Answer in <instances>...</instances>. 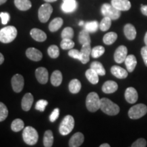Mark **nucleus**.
Listing matches in <instances>:
<instances>
[{
	"instance_id": "obj_16",
	"label": "nucleus",
	"mask_w": 147,
	"mask_h": 147,
	"mask_svg": "<svg viewBox=\"0 0 147 147\" xmlns=\"http://www.w3.org/2000/svg\"><path fill=\"white\" fill-rule=\"evenodd\" d=\"M91 44H85V45H82V47L80 51L81 53V63L83 64H86L89 61L90 59V55L91 54Z\"/></svg>"
},
{
	"instance_id": "obj_39",
	"label": "nucleus",
	"mask_w": 147,
	"mask_h": 147,
	"mask_svg": "<svg viewBox=\"0 0 147 147\" xmlns=\"http://www.w3.org/2000/svg\"><path fill=\"white\" fill-rule=\"evenodd\" d=\"M74 37V30L71 27H67L62 31L61 38L62 39H72Z\"/></svg>"
},
{
	"instance_id": "obj_4",
	"label": "nucleus",
	"mask_w": 147,
	"mask_h": 147,
	"mask_svg": "<svg viewBox=\"0 0 147 147\" xmlns=\"http://www.w3.org/2000/svg\"><path fill=\"white\" fill-rule=\"evenodd\" d=\"M23 138L27 144H36L38 140V131L32 127L27 126L23 129Z\"/></svg>"
},
{
	"instance_id": "obj_50",
	"label": "nucleus",
	"mask_w": 147,
	"mask_h": 147,
	"mask_svg": "<svg viewBox=\"0 0 147 147\" xmlns=\"http://www.w3.org/2000/svg\"><path fill=\"white\" fill-rule=\"evenodd\" d=\"M100 146V147H110V144H106V143H105V144H101Z\"/></svg>"
},
{
	"instance_id": "obj_32",
	"label": "nucleus",
	"mask_w": 147,
	"mask_h": 147,
	"mask_svg": "<svg viewBox=\"0 0 147 147\" xmlns=\"http://www.w3.org/2000/svg\"><path fill=\"white\" fill-rule=\"evenodd\" d=\"M91 68L95 70L96 72L100 76H104L106 74V70L104 69V66L99 61H93L91 64Z\"/></svg>"
},
{
	"instance_id": "obj_18",
	"label": "nucleus",
	"mask_w": 147,
	"mask_h": 147,
	"mask_svg": "<svg viewBox=\"0 0 147 147\" xmlns=\"http://www.w3.org/2000/svg\"><path fill=\"white\" fill-rule=\"evenodd\" d=\"M111 73L113 74L115 77L119 79H124L126 78L128 76L127 71L125 70L123 67H119L118 65H114L111 67Z\"/></svg>"
},
{
	"instance_id": "obj_45",
	"label": "nucleus",
	"mask_w": 147,
	"mask_h": 147,
	"mask_svg": "<svg viewBox=\"0 0 147 147\" xmlns=\"http://www.w3.org/2000/svg\"><path fill=\"white\" fill-rule=\"evenodd\" d=\"M0 17L1 18V23L3 25H6L10 21V14L7 12H1L0 13Z\"/></svg>"
},
{
	"instance_id": "obj_34",
	"label": "nucleus",
	"mask_w": 147,
	"mask_h": 147,
	"mask_svg": "<svg viewBox=\"0 0 147 147\" xmlns=\"http://www.w3.org/2000/svg\"><path fill=\"white\" fill-rule=\"evenodd\" d=\"M99 26H100V25H99L98 22L96 21L87 22L84 24V29L89 33H93L96 32Z\"/></svg>"
},
{
	"instance_id": "obj_37",
	"label": "nucleus",
	"mask_w": 147,
	"mask_h": 147,
	"mask_svg": "<svg viewBox=\"0 0 147 147\" xmlns=\"http://www.w3.org/2000/svg\"><path fill=\"white\" fill-rule=\"evenodd\" d=\"M48 54L51 58L56 59L59 56V49L57 46L51 45L48 49Z\"/></svg>"
},
{
	"instance_id": "obj_27",
	"label": "nucleus",
	"mask_w": 147,
	"mask_h": 147,
	"mask_svg": "<svg viewBox=\"0 0 147 147\" xmlns=\"http://www.w3.org/2000/svg\"><path fill=\"white\" fill-rule=\"evenodd\" d=\"M63 21L61 18H55L51 22L50 24H49V30H50L51 32H57V31L59 30V29L61 27L62 25H63Z\"/></svg>"
},
{
	"instance_id": "obj_24",
	"label": "nucleus",
	"mask_w": 147,
	"mask_h": 147,
	"mask_svg": "<svg viewBox=\"0 0 147 147\" xmlns=\"http://www.w3.org/2000/svg\"><path fill=\"white\" fill-rule=\"evenodd\" d=\"M63 80V76L62 74L59 70H55L53 72L51 77V84L55 87H58L62 82Z\"/></svg>"
},
{
	"instance_id": "obj_8",
	"label": "nucleus",
	"mask_w": 147,
	"mask_h": 147,
	"mask_svg": "<svg viewBox=\"0 0 147 147\" xmlns=\"http://www.w3.org/2000/svg\"><path fill=\"white\" fill-rule=\"evenodd\" d=\"M53 11V7L51 4L48 3L42 4L38 10V18H39L40 21L44 23H47L50 18Z\"/></svg>"
},
{
	"instance_id": "obj_51",
	"label": "nucleus",
	"mask_w": 147,
	"mask_h": 147,
	"mask_svg": "<svg viewBox=\"0 0 147 147\" xmlns=\"http://www.w3.org/2000/svg\"><path fill=\"white\" fill-rule=\"evenodd\" d=\"M7 1V0H0V5L3 4Z\"/></svg>"
},
{
	"instance_id": "obj_30",
	"label": "nucleus",
	"mask_w": 147,
	"mask_h": 147,
	"mask_svg": "<svg viewBox=\"0 0 147 147\" xmlns=\"http://www.w3.org/2000/svg\"><path fill=\"white\" fill-rule=\"evenodd\" d=\"M81 89V83L78 79H73L69 83V90L71 93L76 94Z\"/></svg>"
},
{
	"instance_id": "obj_5",
	"label": "nucleus",
	"mask_w": 147,
	"mask_h": 147,
	"mask_svg": "<svg viewBox=\"0 0 147 147\" xmlns=\"http://www.w3.org/2000/svg\"><path fill=\"white\" fill-rule=\"evenodd\" d=\"M74 127V119L71 115L64 117L59 125V132L61 135L66 136L72 131Z\"/></svg>"
},
{
	"instance_id": "obj_48",
	"label": "nucleus",
	"mask_w": 147,
	"mask_h": 147,
	"mask_svg": "<svg viewBox=\"0 0 147 147\" xmlns=\"http://www.w3.org/2000/svg\"><path fill=\"white\" fill-rule=\"evenodd\" d=\"M3 61H4V57L0 53V65H1L3 63Z\"/></svg>"
},
{
	"instance_id": "obj_17",
	"label": "nucleus",
	"mask_w": 147,
	"mask_h": 147,
	"mask_svg": "<svg viewBox=\"0 0 147 147\" xmlns=\"http://www.w3.org/2000/svg\"><path fill=\"white\" fill-rule=\"evenodd\" d=\"M33 102H34V97H33L32 93H26L22 99L21 106L23 110L25 111H29L32 108Z\"/></svg>"
},
{
	"instance_id": "obj_19",
	"label": "nucleus",
	"mask_w": 147,
	"mask_h": 147,
	"mask_svg": "<svg viewBox=\"0 0 147 147\" xmlns=\"http://www.w3.org/2000/svg\"><path fill=\"white\" fill-rule=\"evenodd\" d=\"M118 89V84L113 80H108L102 86V91L105 93H113Z\"/></svg>"
},
{
	"instance_id": "obj_33",
	"label": "nucleus",
	"mask_w": 147,
	"mask_h": 147,
	"mask_svg": "<svg viewBox=\"0 0 147 147\" xmlns=\"http://www.w3.org/2000/svg\"><path fill=\"white\" fill-rule=\"evenodd\" d=\"M24 128V122L20 119H16L12 121L11 124V129L14 132L20 131Z\"/></svg>"
},
{
	"instance_id": "obj_53",
	"label": "nucleus",
	"mask_w": 147,
	"mask_h": 147,
	"mask_svg": "<svg viewBox=\"0 0 147 147\" xmlns=\"http://www.w3.org/2000/svg\"><path fill=\"white\" fill-rule=\"evenodd\" d=\"M84 21H80V23H79V25H80V26H82V25H84Z\"/></svg>"
},
{
	"instance_id": "obj_12",
	"label": "nucleus",
	"mask_w": 147,
	"mask_h": 147,
	"mask_svg": "<svg viewBox=\"0 0 147 147\" xmlns=\"http://www.w3.org/2000/svg\"><path fill=\"white\" fill-rule=\"evenodd\" d=\"M111 4L120 11H127L131 6L129 0H112Z\"/></svg>"
},
{
	"instance_id": "obj_35",
	"label": "nucleus",
	"mask_w": 147,
	"mask_h": 147,
	"mask_svg": "<svg viewBox=\"0 0 147 147\" xmlns=\"http://www.w3.org/2000/svg\"><path fill=\"white\" fill-rule=\"evenodd\" d=\"M112 23V19H110V18L104 16V18H103L100 23V29L102 32H106V31L110 29V26H111Z\"/></svg>"
},
{
	"instance_id": "obj_6",
	"label": "nucleus",
	"mask_w": 147,
	"mask_h": 147,
	"mask_svg": "<svg viewBox=\"0 0 147 147\" xmlns=\"http://www.w3.org/2000/svg\"><path fill=\"white\" fill-rule=\"evenodd\" d=\"M101 12L104 16L110 18L112 20H117L121 16V11L115 8L112 4L104 3L101 8Z\"/></svg>"
},
{
	"instance_id": "obj_22",
	"label": "nucleus",
	"mask_w": 147,
	"mask_h": 147,
	"mask_svg": "<svg viewBox=\"0 0 147 147\" xmlns=\"http://www.w3.org/2000/svg\"><path fill=\"white\" fill-rule=\"evenodd\" d=\"M77 3L76 0H65L61 5V9L66 13L72 12L76 9Z\"/></svg>"
},
{
	"instance_id": "obj_41",
	"label": "nucleus",
	"mask_w": 147,
	"mask_h": 147,
	"mask_svg": "<svg viewBox=\"0 0 147 147\" xmlns=\"http://www.w3.org/2000/svg\"><path fill=\"white\" fill-rule=\"evenodd\" d=\"M48 105V102L45 100H40L38 101V102L36 104V109L38 111L44 112L45 110V108Z\"/></svg>"
},
{
	"instance_id": "obj_1",
	"label": "nucleus",
	"mask_w": 147,
	"mask_h": 147,
	"mask_svg": "<svg viewBox=\"0 0 147 147\" xmlns=\"http://www.w3.org/2000/svg\"><path fill=\"white\" fill-rule=\"evenodd\" d=\"M100 109L103 113L110 116L118 115L120 111V108L117 104L106 97L101 99Z\"/></svg>"
},
{
	"instance_id": "obj_31",
	"label": "nucleus",
	"mask_w": 147,
	"mask_h": 147,
	"mask_svg": "<svg viewBox=\"0 0 147 147\" xmlns=\"http://www.w3.org/2000/svg\"><path fill=\"white\" fill-rule=\"evenodd\" d=\"M117 34L115 32H109L104 35L103 38V42L106 45H111L117 39Z\"/></svg>"
},
{
	"instance_id": "obj_36",
	"label": "nucleus",
	"mask_w": 147,
	"mask_h": 147,
	"mask_svg": "<svg viewBox=\"0 0 147 147\" xmlns=\"http://www.w3.org/2000/svg\"><path fill=\"white\" fill-rule=\"evenodd\" d=\"M105 52V49L102 46H97L91 50V55L93 58H98L102 56Z\"/></svg>"
},
{
	"instance_id": "obj_2",
	"label": "nucleus",
	"mask_w": 147,
	"mask_h": 147,
	"mask_svg": "<svg viewBox=\"0 0 147 147\" xmlns=\"http://www.w3.org/2000/svg\"><path fill=\"white\" fill-rule=\"evenodd\" d=\"M17 36V29L14 26H7L0 29V42L2 43H10L15 39Z\"/></svg>"
},
{
	"instance_id": "obj_42",
	"label": "nucleus",
	"mask_w": 147,
	"mask_h": 147,
	"mask_svg": "<svg viewBox=\"0 0 147 147\" xmlns=\"http://www.w3.org/2000/svg\"><path fill=\"white\" fill-rule=\"evenodd\" d=\"M68 55L74 59H76L79 61H81V53H80V51L76 50V49H70L68 52Z\"/></svg>"
},
{
	"instance_id": "obj_9",
	"label": "nucleus",
	"mask_w": 147,
	"mask_h": 147,
	"mask_svg": "<svg viewBox=\"0 0 147 147\" xmlns=\"http://www.w3.org/2000/svg\"><path fill=\"white\" fill-rule=\"evenodd\" d=\"M13 91L16 93H20L22 91L24 87V78L21 74H15L12 78L11 80Z\"/></svg>"
},
{
	"instance_id": "obj_29",
	"label": "nucleus",
	"mask_w": 147,
	"mask_h": 147,
	"mask_svg": "<svg viewBox=\"0 0 147 147\" xmlns=\"http://www.w3.org/2000/svg\"><path fill=\"white\" fill-rule=\"evenodd\" d=\"M78 40L80 45H84L85 44H91V38L89 36V32L85 29L79 33Z\"/></svg>"
},
{
	"instance_id": "obj_11",
	"label": "nucleus",
	"mask_w": 147,
	"mask_h": 147,
	"mask_svg": "<svg viewBox=\"0 0 147 147\" xmlns=\"http://www.w3.org/2000/svg\"><path fill=\"white\" fill-rule=\"evenodd\" d=\"M36 77L40 83L45 84L49 80V71L45 67H38L36 70Z\"/></svg>"
},
{
	"instance_id": "obj_20",
	"label": "nucleus",
	"mask_w": 147,
	"mask_h": 147,
	"mask_svg": "<svg viewBox=\"0 0 147 147\" xmlns=\"http://www.w3.org/2000/svg\"><path fill=\"white\" fill-rule=\"evenodd\" d=\"M30 35L34 40L37 42H44L47 40V34L39 29L34 28L31 30Z\"/></svg>"
},
{
	"instance_id": "obj_44",
	"label": "nucleus",
	"mask_w": 147,
	"mask_h": 147,
	"mask_svg": "<svg viewBox=\"0 0 147 147\" xmlns=\"http://www.w3.org/2000/svg\"><path fill=\"white\" fill-rule=\"evenodd\" d=\"M59 116V108H55V109H54V110L52 112V113H51L50 117H49L51 122H55V121L58 119Z\"/></svg>"
},
{
	"instance_id": "obj_25",
	"label": "nucleus",
	"mask_w": 147,
	"mask_h": 147,
	"mask_svg": "<svg viewBox=\"0 0 147 147\" xmlns=\"http://www.w3.org/2000/svg\"><path fill=\"white\" fill-rule=\"evenodd\" d=\"M85 76L88 79V80L93 84H96L99 82V75L96 71L93 69L90 68L87 69L85 72Z\"/></svg>"
},
{
	"instance_id": "obj_47",
	"label": "nucleus",
	"mask_w": 147,
	"mask_h": 147,
	"mask_svg": "<svg viewBox=\"0 0 147 147\" xmlns=\"http://www.w3.org/2000/svg\"><path fill=\"white\" fill-rule=\"evenodd\" d=\"M141 12L145 16H147V5H141Z\"/></svg>"
},
{
	"instance_id": "obj_49",
	"label": "nucleus",
	"mask_w": 147,
	"mask_h": 147,
	"mask_svg": "<svg viewBox=\"0 0 147 147\" xmlns=\"http://www.w3.org/2000/svg\"><path fill=\"white\" fill-rule=\"evenodd\" d=\"M144 40L145 45H146V46L147 47V32L146 33V34H145V36H144Z\"/></svg>"
},
{
	"instance_id": "obj_23",
	"label": "nucleus",
	"mask_w": 147,
	"mask_h": 147,
	"mask_svg": "<svg viewBox=\"0 0 147 147\" xmlns=\"http://www.w3.org/2000/svg\"><path fill=\"white\" fill-rule=\"evenodd\" d=\"M125 64L127 69L129 72H132L136 68L137 65V60L136 57L134 55H129L127 56L125 60Z\"/></svg>"
},
{
	"instance_id": "obj_38",
	"label": "nucleus",
	"mask_w": 147,
	"mask_h": 147,
	"mask_svg": "<svg viewBox=\"0 0 147 147\" xmlns=\"http://www.w3.org/2000/svg\"><path fill=\"white\" fill-rule=\"evenodd\" d=\"M74 45V42L71 39H63L61 42V48L63 50H70Z\"/></svg>"
},
{
	"instance_id": "obj_40",
	"label": "nucleus",
	"mask_w": 147,
	"mask_h": 147,
	"mask_svg": "<svg viewBox=\"0 0 147 147\" xmlns=\"http://www.w3.org/2000/svg\"><path fill=\"white\" fill-rule=\"evenodd\" d=\"M8 110L6 106L2 102H0V122L5 120L8 117Z\"/></svg>"
},
{
	"instance_id": "obj_14",
	"label": "nucleus",
	"mask_w": 147,
	"mask_h": 147,
	"mask_svg": "<svg viewBox=\"0 0 147 147\" xmlns=\"http://www.w3.org/2000/svg\"><path fill=\"white\" fill-rule=\"evenodd\" d=\"M84 135L80 132H77L71 137L69 141V146L70 147H78L82 145L84 142Z\"/></svg>"
},
{
	"instance_id": "obj_7",
	"label": "nucleus",
	"mask_w": 147,
	"mask_h": 147,
	"mask_svg": "<svg viewBox=\"0 0 147 147\" xmlns=\"http://www.w3.org/2000/svg\"><path fill=\"white\" fill-rule=\"evenodd\" d=\"M147 113V106L143 104H138L132 106L129 110V117L131 119H138L143 116H144Z\"/></svg>"
},
{
	"instance_id": "obj_43",
	"label": "nucleus",
	"mask_w": 147,
	"mask_h": 147,
	"mask_svg": "<svg viewBox=\"0 0 147 147\" xmlns=\"http://www.w3.org/2000/svg\"><path fill=\"white\" fill-rule=\"evenodd\" d=\"M146 146V141L144 138L138 139L131 145V147H145Z\"/></svg>"
},
{
	"instance_id": "obj_52",
	"label": "nucleus",
	"mask_w": 147,
	"mask_h": 147,
	"mask_svg": "<svg viewBox=\"0 0 147 147\" xmlns=\"http://www.w3.org/2000/svg\"><path fill=\"white\" fill-rule=\"evenodd\" d=\"M47 2H54V1H57V0H45Z\"/></svg>"
},
{
	"instance_id": "obj_10",
	"label": "nucleus",
	"mask_w": 147,
	"mask_h": 147,
	"mask_svg": "<svg viewBox=\"0 0 147 147\" xmlns=\"http://www.w3.org/2000/svg\"><path fill=\"white\" fill-rule=\"evenodd\" d=\"M127 56V49L126 47L122 45L116 49L114 55V59L116 63H122L125 61Z\"/></svg>"
},
{
	"instance_id": "obj_3",
	"label": "nucleus",
	"mask_w": 147,
	"mask_h": 147,
	"mask_svg": "<svg viewBox=\"0 0 147 147\" xmlns=\"http://www.w3.org/2000/svg\"><path fill=\"white\" fill-rule=\"evenodd\" d=\"M101 100L95 92L89 93L86 99V106L89 112L95 113L100 108Z\"/></svg>"
},
{
	"instance_id": "obj_13",
	"label": "nucleus",
	"mask_w": 147,
	"mask_h": 147,
	"mask_svg": "<svg viewBox=\"0 0 147 147\" xmlns=\"http://www.w3.org/2000/svg\"><path fill=\"white\" fill-rule=\"evenodd\" d=\"M125 98L129 104L136 103L138 99L137 91L134 87H128L125 93Z\"/></svg>"
},
{
	"instance_id": "obj_28",
	"label": "nucleus",
	"mask_w": 147,
	"mask_h": 147,
	"mask_svg": "<svg viewBox=\"0 0 147 147\" xmlns=\"http://www.w3.org/2000/svg\"><path fill=\"white\" fill-rule=\"evenodd\" d=\"M53 141H54V137L52 131L51 130L46 131L43 139L44 146L45 147H51L53 144Z\"/></svg>"
},
{
	"instance_id": "obj_26",
	"label": "nucleus",
	"mask_w": 147,
	"mask_h": 147,
	"mask_svg": "<svg viewBox=\"0 0 147 147\" xmlns=\"http://www.w3.org/2000/svg\"><path fill=\"white\" fill-rule=\"evenodd\" d=\"M14 4L18 10L22 11L28 10L32 7V3L29 0H14Z\"/></svg>"
},
{
	"instance_id": "obj_21",
	"label": "nucleus",
	"mask_w": 147,
	"mask_h": 147,
	"mask_svg": "<svg viewBox=\"0 0 147 147\" xmlns=\"http://www.w3.org/2000/svg\"><path fill=\"white\" fill-rule=\"evenodd\" d=\"M125 36L129 40H134L136 37V30L131 24H127L124 27Z\"/></svg>"
},
{
	"instance_id": "obj_46",
	"label": "nucleus",
	"mask_w": 147,
	"mask_h": 147,
	"mask_svg": "<svg viewBox=\"0 0 147 147\" xmlns=\"http://www.w3.org/2000/svg\"><path fill=\"white\" fill-rule=\"evenodd\" d=\"M141 55H142L143 61L145 65L147 67V47H144L141 49Z\"/></svg>"
},
{
	"instance_id": "obj_15",
	"label": "nucleus",
	"mask_w": 147,
	"mask_h": 147,
	"mask_svg": "<svg viewBox=\"0 0 147 147\" xmlns=\"http://www.w3.org/2000/svg\"><path fill=\"white\" fill-rule=\"evenodd\" d=\"M26 55L29 59L34 61H39L42 59V53L35 48H29L26 51Z\"/></svg>"
},
{
	"instance_id": "obj_54",
	"label": "nucleus",
	"mask_w": 147,
	"mask_h": 147,
	"mask_svg": "<svg viewBox=\"0 0 147 147\" xmlns=\"http://www.w3.org/2000/svg\"><path fill=\"white\" fill-rule=\"evenodd\" d=\"M63 1H65V0H63Z\"/></svg>"
}]
</instances>
